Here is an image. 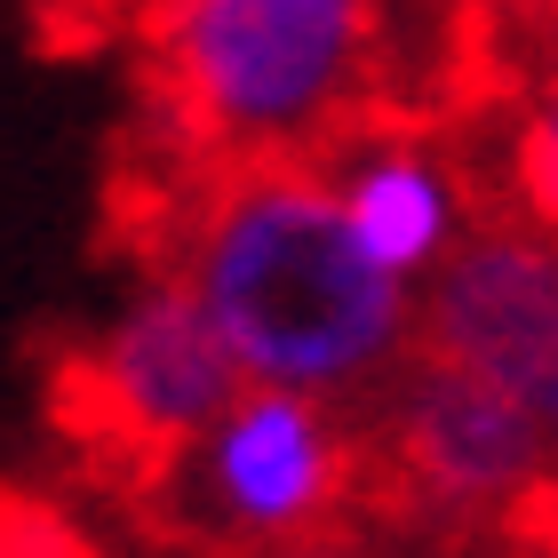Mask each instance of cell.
<instances>
[{"instance_id": "1", "label": "cell", "mask_w": 558, "mask_h": 558, "mask_svg": "<svg viewBox=\"0 0 558 558\" xmlns=\"http://www.w3.org/2000/svg\"><path fill=\"white\" fill-rule=\"evenodd\" d=\"M175 271L208 303L232 360L264 384L351 391L408 351L399 271L367 264L312 160L208 168Z\"/></svg>"}, {"instance_id": "2", "label": "cell", "mask_w": 558, "mask_h": 558, "mask_svg": "<svg viewBox=\"0 0 558 558\" xmlns=\"http://www.w3.org/2000/svg\"><path fill=\"white\" fill-rule=\"evenodd\" d=\"M247 367L216 336L208 303L184 271H144L105 336H72L40 367V408L57 423L64 454L81 463L112 502H136L216 430V415L240 399Z\"/></svg>"}, {"instance_id": "3", "label": "cell", "mask_w": 558, "mask_h": 558, "mask_svg": "<svg viewBox=\"0 0 558 558\" xmlns=\"http://www.w3.org/2000/svg\"><path fill=\"white\" fill-rule=\"evenodd\" d=\"M136 519L192 558H295L360 519V439L295 384H240Z\"/></svg>"}, {"instance_id": "4", "label": "cell", "mask_w": 558, "mask_h": 558, "mask_svg": "<svg viewBox=\"0 0 558 558\" xmlns=\"http://www.w3.org/2000/svg\"><path fill=\"white\" fill-rule=\"evenodd\" d=\"M408 343L535 399L558 375V247L526 223H478L408 312Z\"/></svg>"}, {"instance_id": "5", "label": "cell", "mask_w": 558, "mask_h": 558, "mask_svg": "<svg viewBox=\"0 0 558 558\" xmlns=\"http://www.w3.org/2000/svg\"><path fill=\"white\" fill-rule=\"evenodd\" d=\"M343 175V223L351 240L367 247V264L384 271H415L423 256H439L447 240V175L423 160V136H384V144H360ZM327 168V175H336Z\"/></svg>"}, {"instance_id": "6", "label": "cell", "mask_w": 558, "mask_h": 558, "mask_svg": "<svg viewBox=\"0 0 558 558\" xmlns=\"http://www.w3.org/2000/svg\"><path fill=\"white\" fill-rule=\"evenodd\" d=\"M0 558H105V550L81 535L72 511H57L48 495L0 478Z\"/></svg>"}, {"instance_id": "7", "label": "cell", "mask_w": 558, "mask_h": 558, "mask_svg": "<svg viewBox=\"0 0 558 558\" xmlns=\"http://www.w3.org/2000/svg\"><path fill=\"white\" fill-rule=\"evenodd\" d=\"M526 408H535V423H543V439L558 447V375H550V384H543L535 399H526Z\"/></svg>"}, {"instance_id": "8", "label": "cell", "mask_w": 558, "mask_h": 558, "mask_svg": "<svg viewBox=\"0 0 558 558\" xmlns=\"http://www.w3.org/2000/svg\"><path fill=\"white\" fill-rule=\"evenodd\" d=\"M511 9H543V16H558V0H511Z\"/></svg>"}]
</instances>
